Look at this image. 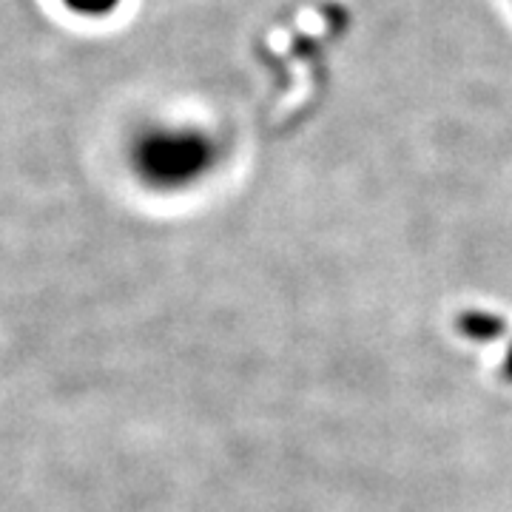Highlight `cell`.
<instances>
[{"label":"cell","instance_id":"cell-1","mask_svg":"<svg viewBox=\"0 0 512 512\" xmlns=\"http://www.w3.org/2000/svg\"><path fill=\"white\" fill-rule=\"evenodd\" d=\"M220 146L191 123H148L128 140V165L148 188L174 191L197 183L217 163Z\"/></svg>","mask_w":512,"mask_h":512},{"label":"cell","instance_id":"cell-2","mask_svg":"<svg viewBox=\"0 0 512 512\" xmlns=\"http://www.w3.org/2000/svg\"><path fill=\"white\" fill-rule=\"evenodd\" d=\"M66 15L80 20H106L114 18L123 6V0H57Z\"/></svg>","mask_w":512,"mask_h":512}]
</instances>
